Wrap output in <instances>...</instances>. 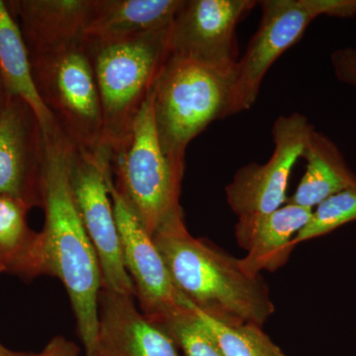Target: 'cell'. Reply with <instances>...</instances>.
<instances>
[{"mask_svg":"<svg viewBox=\"0 0 356 356\" xmlns=\"http://www.w3.org/2000/svg\"><path fill=\"white\" fill-rule=\"evenodd\" d=\"M42 208L44 225L39 233L41 275L62 281L76 316L86 356L95 351L98 298L102 288L99 262L77 209L70 179V142L60 134L46 137Z\"/></svg>","mask_w":356,"mask_h":356,"instance_id":"cell-1","label":"cell"},{"mask_svg":"<svg viewBox=\"0 0 356 356\" xmlns=\"http://www.w3.org/2000/svg\"><path fill=\"white\" fill-rule=\"evenodd\" d=\"M173 284L194 308L222 324L264 325L275 306L261 275L243 270L240 259L187 231L184 214L153 236Z\"/></svg>","mask_w":356,"mask_h":356,"instance_id":"cell-2","label":"cell"},{"mask_svg":"<svg viewBox=\"0 0 356 356\" xmlns=\"http://www.w3.org/2000/svg\"><path fill=\"white\" fill-rule=\"evenodd\" d=\"M170 27L111 42L83 41L92 65L110 154L128 137L170 57Z\"/></svg>","mask_w":356,"mask_h":356,"instance_id":"cell-3","label":"cell"},{"mask_svg":"<svg viewBox=\"0 0 356 356\" xmlns=\"http://www.w3.org/2000/svg\"><path fill=\"white\" fill-rule=\"evenodd\" d=\"M234 69L170 55L153 89L154 127L161 149L184 168L185 151L213 121L226 118Z\"/></svg>","mask_w":356,"mask_h":356,"instance_id":"cell-4","label":"cell"},{"mask_svg":"<svg viewBox=\"0 0 356 356\" xmlns=\"http://www.w3.org/2000/svg\"><path fill=\"white\" fill-rule=\"evenodd\" d=\"M115 188L152 236L184 214L180 205L184 168L161 149L154 127L153 91L128 137L109 154Z\"/></svg>","mask_w":356,"mask_h":356,"instance_id":"cell-5","label":"cell"},{"mask_svg":"<svg viewBox=\"0 0 356 356\" xmlns=\"http://www.w3.org/2000/svg\"><path fill=\"white\" fill-rule=\"evenodd\" d=\"M29 57L40 97L65 137L79 151L109 161L99 92L83 40Z\"/></svg>","mask_w":356,"mask_h":356,"instance_id":"cell-6","label":"cell"},{"mask_svg":"<svg viewBox=\"0 0 356 356\" xmlns=\"http://www.w3.org/2000/svg\"><path fill=\"white\" fill-rule=\"evenodd\" d=\"M259 27L236 62L227 117L252 108L271 65L303 36L318 16L350 18L356 0H262Z\"/></svg>","mask_w":356,"mask_h":356,"instance_id":"cell-7","label":"cell"},{"mask_svg":"<svg viewBox=\"0 0 356 356\" xmlns=\"http://www.w3.org/2000/svg\"><path fill=\"white\" fill-rule=\"evenodd\" d=\"M70 179L77 209L99 262L103 289L136 298L124 264L120 235L105 175L109 163L83 153L70 143Z\"/></svg>","mask_w":356,"mask_h":356,"instance_id":"cell-8","label":"cell"},{"mask_svg":"<svg viewBox=\"0 0 356 356\" xmlns=\"http://www.w3.org/2000/svg\"><path fill=\"white\" fill-rule=\"evenodd\" d=\"M315 130L305 115H282L273 127V153L266 163L255 161L236 170L226 186L227 201L238 217L266 214L287 201L288 180Z\"/></svg>","mask_w":356,"mask_h":356,"instance_id":"cell-9","label":"cell"},{"mask_svg":"<svg viewBox=\"0 0 356 356\" xmlns=\"http://www.w3.org/2000/svg\"><path fill=\"white\" fill-rule=\"evenodd\" d=\"M259 4L254 0H184L170 26V55L234 69L238 25Z\"/></svg>","mask_w":356,"mask_h":356,"instance_id":"cell-10","label":"cell"},{"mask_svg":"<svg viewBox=\"0 0 356 356\" xmlns=\"http://www.w3.org/2000/svg\"><path fill=\"white\" fill-rule=\"evenodd\" d=\"M105 179L113 204L124 264L135 287L136 299L140 312L159 324L187 300L173 284L153 238L115 188L111 170H107Z\"/></svg>","mask_w":356,"mask_h":356,"instance_id":"cell-11","label":"cell"},{"mask_svg":"<svg viewBox=\"0 0 356 356\" xmlns=\"http://www.w3.org/2000/svg\"><path fill=\"white\" fill-rule=\"evenodd\" d=\"M46 140L36 114L8 95L0 113V195L42 208Z\"/></svg>","mask_w":356,"mask_h":356,"instance_id":"cell-12","label":"cell"},{"mask_svg":"<svg viewBox=\"0 0 356 356\" xmlns=\"http://www.w3.org/2000/svg\"><path fill=\"white\" fill-rule=\"evenodd\" d=\"M135 299L102 288L95 351L104 356H181L172 336L147 318Z\"/></svg>","mask_w":356,"mask_h":356,"instance_id":"cell-13","label":"cell"},{"mask_svg":"<svg viewBox=\"0 0 356 356\" xmlns=\"http://www.w3.org/2000/svg\"><path fill=\"white\" fill-rule=\"evenodd\" d=\"M313 210L286 203L266 214L238 217L236 243L247 250L241 266L250 275L274 273L287 264L294 250L295 236L306 226Z\"/></svg>","mask_w":356,"mask_h":356,"instance_id":"cell-14","label":"cell"},{"mask_svg":"<svg viewBox=\"0 0 356 356\" xmlns=\"http://www.w3.org/2000/svg\"><path fill=\"white\" fill-rule=\"evenodd\" d=\"M29 56L83 40L93 0H9Z\"/></svg>","mask_w":356,"mask_h":356,"instance_id":"cell-15","label":"cell"},{"mask_svg":"<svg viewBox=\"0 0 356 356\" xmlns=\"http://www.w3.org/2000/svg\"><path fill=\"white\" fill-rule=\"evenodd\" d=\"M184 0H93L86 42H111L172 26Z\"/></svg>","mask_w":356,"mask_h":356,"instance_id":"cell-16","label":"cell"},{"mask_svg":"<svg viewBox=\"0 0 356 356\" xmlns=\"http://www.w3.org/2000/svg\"><path fill=\"white\" fill-rule=\"evenodd\" d=\"M302 158L306 172L286 203L314 210L327 198L356 186V175L348 166L334 140L324 133L314 130Z\"/></svg>","mask_w":356,"mask_h":356,"instance_id":"cell-17","label":"cell"},{"mask_svg":"<svg viewBox=\"0 0 356 356\" xmlns=\"http://www.w3.org/2000/svg\"><path fill=\"white\" fill-rule=\"evenodd\" d=\"M0 76L7 95L24 100L31 107L46 137L63 134L40 97L19 25L3 0H0Z\"/></svg>","mask_w":356,"mask_h":356,"instance_id":"cell-18","label":"cell"},{"mask_svg":"<svg viewBox=\"0 0 356 356\" xmlns=\"http://www.w3.org/2000/svg\"><path fill=\"white\" fill-rule=\"evenodd\" d=\"M30 209L18 199L0 195V261L6 273L32 280L41 275L39 233L27 224Z\"/></svg>","mask_w":356,"mask_h":356,"instance_id":"cell-19","label":"cell"},{"mask_svg":"<svg viewBox=\"0 0 356 356\" xmlns=\"http://www.w3.org/2000/svg\"><path fill=\"white\" fill-rule=\"evenodd\" d=\"M194 309L216 339L224 356H286L261 325L222 324Z\"/></svg>","mask_w":356,"mask_h":356,"instance_id":"cell-20","label":"cell"},{"mask_svg":"<svg viewBox=\"0 0 356 356\" xmlns=\"http://www.w3.org/2000/svg\"><path fill=\"white\" fill-rule=\"evenodd\" d=\"M159 325L172 336L181 356H224L216 339L188 301L168 314Z\"/></svg>","mask_w":356,"mask_h":356,"instance_id":"cell-21","label":"cell"},{"mask_svg":"<svg viewBox=\"0 0 356 356\" xmlns=\"http://www.w3.org/2000/svg\"><path fill=\"white\" fill-rule=\"evenodd\" d=\"M356 221V186L339 192L313 210L306 226L295 236L293 243L313 240Z\"/></svg>","mask_w":356,"mask_h":356,"instance_id":"cell-22","label":"cell"},{"mask_svg":"<svg viewBox=\"0 0 356 356\" xmlns=\"http://www.w3.org/2000/svg\"><path fill=\"white\" fill-rule=\"evenodd\" d=\"M331 63L334 76L339 81L356 86V48L332 51Z\"/></svg>","mask_w":356,"mask_h":356,"instance_id":"cell-23","label":"cell"},{"mask_svg":"<svg viewBox=\"0 0 356 356\" xmlns=\"http://www.w3.org/2000/svg\"><path fill=\"white\" fill-rule=\"evenodd\" d=\"M79 348L74 341L65 339V337H53L44 346L41 353H28L27 356H79Z\"/></svg>","mask_w":356,"mask_h":356,"instance_id":"cell-24","label":"cell"},{"mask_svg":"<svg viewBox=\"0 0 356 356\" xmlns=\"http://www.w3.org/2000/svg\"><path fill=\"white\" fill-rule=\"evenodd\" d=\"M27 355L28 353L9 350L3 344L0 343V356H27Z\"/></svg>","mask_w":356,"mask_h":356,"instance_id":"cell-25","label":"cell"},{"mask_svg":"<svg viewBox=\"0 0 356 356\" xmlns=\"http://www.w3.org/2000/svg\"><path fill=\"white\" fill-rule=\"evenodd\" d=\"M7 96H8V95H7L3 81H2L1 76H0V113H1L4 104H6Z\"/></svg>","mask_w":356,"mask_h":356,"instance_id":"cell-26","label":"cell"},{"mask_svg":"<svg viewBox=\"0 0 356 356\" xmlns=\"http://www.w3.org/2000/svg\"><path fill=\"white\" fill-rule=\"evenodd\" d=\"M90 356H104L102 355V353H98V351H95V353H92Z\"/></svg>","mask_w":356,"mask_h":356,"instance_id":"cell-27","label":"cell"},{"mask_svg":"<svg viewBox=\"0 0 356 356\" xmlns=\"http://www.w3.org/2000/svg\"><path fill=\"white\" fill-rule=\"evenodd\" d=\"M6 273V271H4V267L2 266L1 261H0V273Z\"/></svg>","mask_w":356,"mask_h":356,"instance_id":"cell-28","label":"cell"}]
</instances>
